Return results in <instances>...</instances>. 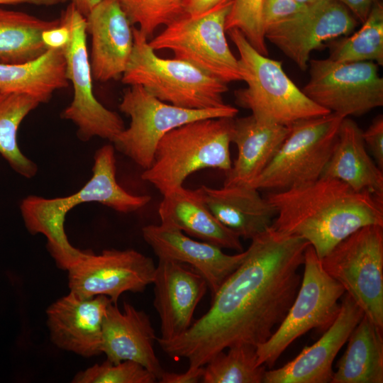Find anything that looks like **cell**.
I'll use <instances>...</instances> for the list:
<instances>
[{"label":"cell","instance_id":"cell-19","mask_svg":"<svg viewBox=\"0 0 383 383\" xmlns=\"http://www.w3.org/2000/svg\"><path fill=\"white\" fill-rule=\"evenodd\" d=\"M111 302L105 295L81 298L72 292L53 302L46 311L53 343L84 357L101 353L102 324Z\"/></svg>","mask_w":383,"mask_h":383},{"label":"cell","instance_id":"cell-22","mask_svg":"<svg viewBox=\"0 0 383 383\" xmlns=\"http://www.w3.org/2000/svg\"><path fill=\"white\" fill-rule=\"evenodd\" d=\"M289 127L262 123L252 115L234 118L231 143L238 155L226 172L223 186L250 184L275 156Z\"/></svg>","mask_w":383,"mask_h":383},{"label":"cell","instance_id":"cell-3","mask_svg":"<svg viewBox=\"0 0 383 383\" xmlns=\"http://www.w3.org/2000/svg\"><path fill=\"white\" fill-rule=\"evenodd\" d=\"M114 149L113 145H105L96 151L92 176L76 193L52 199L30 195L21 202L20 210L26 229L33 235L40 233L45 236L48 250L62 270H68L88 251L73 247L65 231V216L74 206L96 202L128 213L142 209L151 200L149 195L128 192L117 182Z\"/></svg>","mask_w":383,"mask_h":383},{"label":"cell","instance_id":"cell-12","mask_svg":"<svg viewBox=\"0 0 383 383\" xmlns=\"http://www.w3.org/2000/svg\"><path fill=\"white\" fill-rule=\"evenodd\" d=\"M60 18L70 31L69 41L62 49L67 77L74 90L73 99L61 116L77 126V136L82 141L97 136L112 142L125 129V125L116 112L104 107L94 96L87 47L86 18L72 3Z\"/></svg>","mask_w":383,"mask_h":383},{"label":"cell","instance_id":"cell-40","mask_svg":"<svg viewBox=\"0 0 383 383\" xmlns=\"http://www.w3.org/2000/svg\"><path fill=\"white\" fill-rule=\"evenodd\" d=\"M347 6L356 18L363 23L369 16L372 7L380 0H332Z\"/></svg>","mask_w":383,"mask_h":383},{"label":"cell","instance_id":"cell-39","mask_svg":"<svg viewBox=\"0 0 383 383\" xmlns=\"http://www.w3.org/2000/svg\"><path fill=\"white\" fill-rule=\"evenodd\" d=\"M231 0H182L184 14L197 16Z\"/></svg>","mask_w":383,"mask_h":383},{"label":"cell","instance_id":"cell-25","mask_svg":"<svg viewBox=\"0 0 383 383\" xmlns=\"http://www.w3.org/2000/svg\"><path fill=\"white\" fill-rule=\"evenodd\" d=\"M321 177L338 179L357 192H367L383 199L382 170L368 154L362 129L348 117L341 122Z\"/></svg>","mask_w":383,"mask_h":383},{"label":"cell","instance_id":"cell-1","mask_svg":"<svg viewBox=\"0 0 383 383\" xmlns=\"http://www.w3.org/2000/svg\"><path fill=\"white\" fill-rule=\"evenodd\" d=\"M310 244L272 225L251 239L243 263L212 296L210 309L182 335L157 338L171 358L204 367L217 353L238 343L258 346L286 316L301 284L299 273Z\"/></svg>","mask_w":383,"mask_h":383},{"label":"cell","instance_id":"cell-37","mask_svg":"<svg viewBox=\"0 0 383 383\" xmlns=\"http://www.w3.org/2000/svg\"><path fill=\"white\" fill-rule=\"evenodd\" d=\"M60 21L59 26L46 30L42 34V40L48 49L62 48L69 41L70 35L69 27L61 18Z\"/></svg>","mask_w":383,"mask_h":383},{"label":"cell","instance_id":"cell-44","mask_svg":"<svg viewBox=\"0 0 383 383\" xmlns=\"http://www.w3.org/2000/svg\"><path fill=\"white\" fill-rule=\"evenodd\" d=\"M67 1H69V0H62L63 2H66Z\"/></svg>","mask_w":383,"mask_h":383},{"label":"cell","instance_id":"cell-15","mask_svg":"<svg viewBox=\"0 0 383 383\" xmlns=\"http://www.w3.org/2000/svg\"><path fill=\"white\" fill-rule=\"evenodd\" d=\"M356 26L355 17L340 2L317 0L270 24L265 38L305 71L312 51L328 40L350 34Z\"/></svg>","mask_w":383,"mask_h":383},{"label":"cell","instance_id":"cell-20","mask_svg":"<svg viewBox=\"0 0 383 383\" xmlns=\"http://www.w3.org/2000/svg\"><path fill=\"white\" fill-rule=\"evenodd\" d=\"M94 79L116 80L126 70L133 49V25L115 0H101L87 14Z\"/></svg>","mask_w":383,"mask_h":383},{"label":"cell","instance_id":"cell-5","mask_svg":"<svg viewBox=\"0 0 383 383\" xmlns=\"http://www.w3.org/2000/svg\"><path fill=\"white\" fill-rule=\"evenodd\" d=\"M226 32L238 51L242 81L247 84L235 91L236 104L250 110L257 121L289 127L299 121L331 113L296 87L281 62L257 52L240 30Z\"/></svg>","mask_w":383,"mask_h":383},{"label":"cell","instance_id":"cell-11","mask_svg":"<svg viewBox=\"0 0 383 383\" xmlns=\"http://www.w3.org/2000/svg\"><path fill=\"white\" fill-rule=\"evenodd\" d=\"M364 314L383 329V226H364L320 259Z\"/></svg>","mask_w":383,"mask_h":383},{"label":"cell","instance_id":"cell-36","mask_svg":"<svg viewBox=\"0 0 383 383\" xmlns=\"http://www.w3.org/2000/svg\"><path fill=\"white\" fill-rule=\"evenodd\" d=\"M365 146L370 150L378 167L383 170V116H377L370 126L362 131Z\"/></svg>","mask_w":383,"mask_h":383},{"label":"cell","instance_id":"cell-13","mask_svg":"<svg viewBox=\"0 0 383 383\" xmlns=\"http://www.w3.org/2000/svg\"><path fill=\"white\" fill-rule=\"evenodd\" d=\"M301 91L316 104L343 117L360 116L383 106V78L373 62L309 60Z\"/></svg>","mask_w":383,"mask_h":383},{"label":"cell","instance_id":"cell-32","mask_svg":"<svg viewBox=\"0 0 383 383\" xmlns=\"http://www.w3.org/2000/svg\"><path fill=\"white\" fill-rule=\"evenodd\" d=\"M148 39L157 28L184 14L182 0H115Z\"/></svg>","mask_w":383,"mask_h":383},{"label":"cell","instance_id":"cell-6","mask_svg":"<svg viewBox=\"0 0 383 383\" xmlns=\"http://www.w3.org/2000/svg\"><path fill=\"white\" fill-rule=\"evenodd\" d=\"M133 49L121 77L124 84L140 85L155 98L189 109L225 106L223 95L228 84L193 65L177 58H162L148 38L133 27Z\"/></svg>","mask_w":383,"mask_h":383},{"label":"cell","instance_id":"cell-34","mask_svg":"<svg viewBox=\"0 0 383 383\" xmlns=\"http://www.w3.org/2000/svg\"><path fill=\"white\" fill-rule=\"evenodd\" d=\"M156 377L140 364L126 360L113 363L108 360L78 372L74 383H154Z\"/></svg>","mask_w":383,"mask_h":383},{"label":"cell","instance_id":"cell-28","mask_svg":"<svg viewBox=\"0 0 383 383\" xmlns=\"http://www.w3.org/2000/svg\"><path fill=\"white\" fill-rule=\"evenodd\" d=\"M60 23V18L45 20L25 12L0 9V63H24L43 55L48 50L42 40L43 33Z\"/></svg>","mask_w":383,"mask_h":383},{"label":"cell","instance_id":"cell-35","mask_svg":"<svg viewBox=\"0 0 383 383\" xmlns=\"http://www.w3.org/2000/svg\"><path fill=\"white\" fill-rule=\"evenodd\" d=\"M305 6L295 0H264L262 18L265 29L270 24L296 13Z\"/></svg>","mask_w":383,"mask_h":383},{"label":"cell","instance_id":"cell-42","mask_svg":"<svg viewBox=\"0 0 383 383\" xmlns=\"http://www.w3.org/2000/svg\"><path fill=\"white\" fill-rule=\"evenodd\" d=\"M74 7L86 17L89 11L101 1V0H70Z\"/></svg>","mask_w":383,"mask_h":383},{"label":"cell","instance_id":"cell-9","mask_svg":"<svg viewBox=\"0 0 383 383\" xmlns=\"http://www.w3.org/2000/svg\"><path fill=\"white\" fill-rule=\"evenodd\" d=\"M232 1L200 15L182 14L148 42L149 45L155 51L170 50L175 58L226 84L242 81L238 60L226 37V21Z\"/></svg>","mask_w":383,"mask_h":383},{"label":"cell","instance_id":"cell-43","mask_svg":"<svg viewBox=\"0 0 383 383\" xmlns=\"http://www.w3.org/2000/svg\"><path fill=\"white\" fill-rule=\"evenodd\" d=\"M296 1H297L299 4H302V5H308V4H310L317 0H295Z\"/></svg>","mask_w":383,"mask_h":383},{"label":"cell","instance_id":"cell-31","mask_svg":"<svg viewBox=\"0 0 383 383\" xmlns=\"http://www.w3.org/2000/svg\"><path fill=\"white\" fill-rule=\"evenodd\" d=\"M330 59L339 62H373L383 65V6L377 3L362 27L330 45Z\"/></svg>","mask_w":383,"mask_h":383},{"label":"cell","instance_id":"cell-29","mask_svg":"<svg viewBox=\"0 0 383 383\" xmlns=\"http://www.w3.org/2000/svg\"><path fill=\"white\" fill-rule=\"evenodd\" d=\"M40 103L34 97L18 92H0V155L18 174L31 178L37 165L25 156L17 143L22 121Z\"/></svg>","mask_w":383,"mask_h":383},{"label":"cell","instance_id":"cell-17","mask_svg":"<svg viewBox=\"0 0 383 383\" xmlns=\"http://www.w3.org/2000/svg\"><path fill=\"white\" fill-rule=\"evenodd\" d=\"M142 233L159 260L184 263L199 273L206 279L211 296L243 263L248 252L247 249L235 255L226 254L216 245L195 240L163 223L145 226Z\"/></svg>","mask_w":383,"mask_h":383},{"label":"cell","instance_id":"cell-2","mask_svg":"<svg viewBox=\"0 0 383 383\" xmlns=\"http://www.w3.org/2000/svg\"><path fill=\"white\" fill-rule=\"evenodd\" d=\"M265 197L276 211L272 226L304 238L320 259L360 228L383 226V199L334 178L321 177Z\"/></svg>","mask_w":383,"mask_h":383},{"label":"cell","instance_id":"cell-21","mask_svg":"<svg viewBox=\"0 0 383 383\" xmlns=\"http://www.w3.org/2000/svg\"><path fill=\"white\" fill-rule=\"evenodd\" d=\"M123 309L111 303L102 324L101 352L113 363L138 362L158 380L165 371L155 355L157 340L148 315L124 302Z\"/></svg>","mask_w":383,"mask_h":383},{"label":"cell","instance_id":"cell-16","mask_svg":"<svg viewBox=\"0 0 383 383\" xmlns=\"http://www.w3.org/2000/svg\"><path fill=\"white\" fill-rule=\"evenodd\" d=\"M364 315L361 308L345 294L336 319L321 338L304 347L282 367L266 370L263 382L331 383L333 360Z\"/></svg>","mask_w":383,"mask_h":383},{"label":"cell","instance_id":"cell-7","mask_svg":"<svg viewBox=\"0 0 383 383\" xmlns=\"http://www.w3.org/2000/svg\"><path fill=\"white\" fill-rule=\"evenodd\" d=\"M304 274L286 316L267 341L257 346V364L272 367L298 338L316 328L326 331L336 319L345 293L322 267L311 245L304 253Z\"/></svg>","mask_w":383,"mask_h":383},{"label":"cell","instance_id":"cell-4","mask_svg":"<svg viewBox=\"0 0 383 383\" xmlns=\"http://www.w3.org/2000/svg\"><path fill=\"white\" fill-rule=\"evenodd\" d=\"M234 118L199 119L167 132L159 141L153 161L141 179L162 196L182 187L192 173L207 168L227 172Z\"/></svg>","mask_w":383,"mask_h":383},{"label":"cell","instance_id":"cell-30","mask_svg":"<svg viewBox=\"0 0 383 383\" xmlns=\"http://www.w3.org/2000/svg\"><path fill=\"white\" fill-rule=\"evenodd\" d=\"M217 353L204 367V383H262L265 365L257 364V347L238 343Z\"/></svg>","mask_w":383,"mask_h":383},{"label":"cell","instance_id":"cell-27","mask_svg":"<svg viewBox=\"0 0 383 383\" xmlns=\"http://www.w3.org/2000/svg\"><path fill=\"white\" fill-rule=\"evenodd\" d=\"M382 331L364 315L348 339L331 383H382Z\"/></svg>","mask_w":383,"mask_h":383},{"label":"cell","instance_id":"cell-8","mask_svg":"<svg viewBox=\"0 0 383 383\" xmlns=\"http://www.w3.org/2000/svg\"><path fill=\"white\" fill-rule=\"evenodd\" d=\"M344 118L330 113L293 123L275 156L248 185L258 190L277 192L321 177L333 151Z\"/></svg>","mask_w":383,"mask_h":383},{"label":"cell","instance_id":"cell-24","mask_svg":"<svg viewBox=\"0 0 383 383\" xmlns=\"http://www.w3.org/2000/svg\"><path fill=\"white\" fill-rule=\"evenodd\" d=\"M158 213L161 223L221 249L243 251L240 237L213 215L199 188L192 190L182 186L163 195Z\"/></svg>","mask_w":383,"mask_h":383},{"label":"cell","instance_id":"cell-14","mask_svg":"<svg viewBox=\"0 0 383 383\" xmlns=\"http://www.w3.org/2000/svg\"><path fill=\"white\" fill-rule=\"evenodd\" d=\"M155 269L152 259L133 249L88 250L67 270L68 285L81 298L105 295L117 304L123 292H140L152 284Z\"/></svg>","mask_w":383,"mask_h":383},{"label":"cell","instance_id":"cell-10","mask_svg":"<svg viewBox=\"0 0 383 383\" xmlns=\"http://www.w3.org/2000/svg\"><path fill=\"white\" fill-rule=\"evenodd\" d=\"M119 109L131 123L113 139V147L144 170L151 165L157 145L167 132L196 120L235 118L238 113L229 104L209 109L176 106L155 98L140 85H131L124 91Z\"/></svg>","mask_w":383,"mask_h":383},{"label":"cell","instance_id":"cell-41","mask_svg":"<svg viewBox=\"0 0 383 383\" xmlns=\"http://www.w3.org/2000/svg\"><path fill=\"white\" fill-rule=\"evenodd\" d=\"M63 3L62 0H0V5L30 4L35 5L51 6Z\"/></svg>","mask_w":383,"mask_h":383},{"label":"cell","instance_id":"cell-33","mask_svg":"<svg viewBox=\"0 0 383 383\" xmlns=\"http://www.w3.org/2000/svg\"><path fill=\"white\" fill-rule=\"evenodd\" d=\"M264 0H233L226 21V30H240L260 54L267 56L262 18Z\"/></svg>","mask_w":383,"mask_h":383},{"label":"cell","instance_id":"cell-23","mask_svg":"<svg viewBox=\"0 0 383 383\" xmlns=\"http://www.w3.org/2000/svg\"><path fill=\"white\" fill-rule=\"evenodd\" d=\"M201 197L213 215L226 227L244 239L254 237L270 227L276 216L273 206L258 189L248 184L205 185L199 188Z\"/></svg>","mask_w":383,"mask_h":383},{"label":"cell","instance_id":"cell-26","mask_svg":"<svg viewBox=\"0 0 383 383\" xmlns=\"http://www.w3.org/2000/svg\"><path fill=\"white\" fill-rule=\"evenodd\" d=\"M68 86L62 48L48 49L24 63H0V92L28 94L41 104L48 102L55 91Z\"/></svg>","mask_w":383,"mask_h":383},{"label":"cell","instance_id":"cell-18","mask_svg":"<svg viewBox=\"0 0 383 383\" xmlns=\"http://www.w3.org/2000/svg\"><path fill=\"white\" fill-rule=\"evenodd\" d=\"M152 284L154 306L160 318L159 338L175 339L192 324L195 309L206 292L207 282L186 264L159 260Z\"/></svg>","mask_w":383,"mask_h":383},{"label":"cell","instance_id":"cell-38","mask_svg":"<svg viewBox=\"0 0 383 383\" xmlns=\"http://www.w3.org/2000/svg\"><path fill=\"white\" fill-rule=\"evenodd\" d=\"M203 373L204 367L196 369L188 368L183 373L164 371L158 380L161 383H196L201 380Z\"/></svg>","mask_w":383,"mask_h":383}]
</instances>
